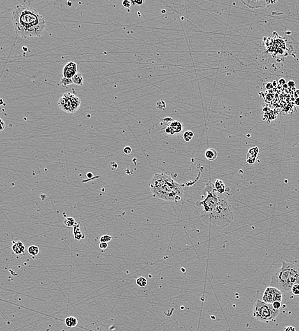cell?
Listing matches in <instances>:
<instances>
[{"label": "cell", "instance_id": "obj_1", "mask_svg": "<svg viewBox=\"0 0 299 331\" xmlns=\"http://www.w3.org/2000/svg\"><path fill=\"white\" fill-rule=\"evenodd\" d=\"M15 33L22 38L42 36L45 20L38 11L28 5H17L11 17Z\"/></svg>", "mask_w": 299, "mask_h": 331}, {"label": "cell", "instance_id": "obj_2", "mask_svg": "<svg viewBox=\"0 0 299 331\" xmlns=\"http://www.w3.org/2000/svg\"><path fill=\"white\" fill-rule=\"evenodd\" d=\"M149 186L154 197L166 201L178 202L184 195L182 186L164 173L155 174L149 181Z\"/></svg>", "mask_w": 299, "mask_h": 331}, {"label": "cell", "instance_id": "obj_3", "mask_svg": "<svg viewBox=\"0 0 299 331\" xmlns=\"http://www.w3.org/2000/svg\"><path fill=\"white\" fill-rule=\"evenodd\" d=\"M296 284H299V265L282 260L281 267L274 272L270 285L282 292H289Z\"/></svg>", "mask_w": 299, "mask_h": 331}, {"label": "cell", "instance_id": "obj_4", "mask_svg": "<svg viewBox=\"0 0 299 331\" xmlns=\"http://www.w3.org/2000/svg\"><path fill=\"white\" fill-rule=\"evenodd\" d=\"M200 218L210 227L221 230L232 223L234 216L230 204L223 196L215 208L207 213H201Z\"/></svg>", "mask_w": 299, "mask_h": 331}, {"label": "cell", "instance_id": "obj_5", "mask_svg": "<svg viewBox=\"0 0 299 331\" xmlns=\"http://www.w3.org/2000/svg\"><path fill=\"white\" fill-rule=\"evenodd\" d=\"M279 313V310H275L272 304L258 299L253 307L252 316L260 322H268L275 320Z\"/></svg>", "mask_w": 299, "mask_h": 331}, {"label": "cell", "instance_id": "obj_6", "mask_svg": "<svg viewBox=\"0 0 299 331\" xmlns=\"http://www.w3.org/2000/svg\"><path fill=\"white\" fill-rule=\"evenodd\" d=\"M81 104V101L76 95L70 93H65L59 98L57 105L60 109L68 113L77 112Z\"/></svg>", "mask_w": 299, "mask_h": 331}, {"label": "cell", "instance_id": "obj_7", "mask_svg": "<svg viewBox=\"0 0 299 331\" xmlns=\"http://www.w3.org/2000/svg\"><path fill=\"white\" fill-rule=\"evenodd\" d=\"M282 300L283 292L278 288L270 286L264 291L262 301L265 303L272 304L275 301L281 302Z\"/></svg>", "mask_w": 299, "mask_h": 331}, {"label": "cell", "instance_id": "obj_8", "mask_svg": "<svg viewBox=\"0 0 299 331\" xmlns=\"http://www.w3.org/2000/svg\"><path fill=\"white\" fill-rule=\"evenodd\" d=\"M78 66L76 62L70 61L67 63L63 70V77L68 78H72L78 73Z\"/></svg>", "mask_w": 299, "mask_h": 331}, {"label": "cell", "instance_id": "obj_9", "mask_svg": "<svg viewBox=\"0 0 299 331\" xmlns=\"http://www.w3.org/2000/svg\"><path fill=\"white\" fill-rule=\"evenodd\" d=\"M258 153H259V149L257 147H252L248 150L246 156V162L249 164H253L256 162V158L258 157Z\"/></svg>", "mask_w": 299, "mask_h": 331}, {"label": "cell", "instance_id": "obj_10", "mask_svg": "<svg viewBox=\"0 0 299 331\" xmlns=\"http://www.w3.org/2000/svg\"><path fill=\"white\" fill-rule=\"evenodd\" d=\"M13 252L15 255H22L25 252V246L21 241H17L12 245Z\"/></svg>", "mask_w": 299, "mask_h": 331}, {"label": "cell", "instance_id": "obj_11", "mask_svg": "<svg viewBox=\"0 0 299 331\" xmlns=\"http://www.w3.org/2000/svg\"><path fill=\"white\" fill-rule=\"evenodd\" d=\"M214 185L215 191L220 194H223L226 192V186L221 180L217 179L214 182Z\"/></svg>", "mask_w": 299, "mask_h": 331}, {"label": "cell", "instance_id": "obj_12", "mask_svg": "<svg viewBox=\"0 0 299 331\" xmlns=\"http://www.w3.org/2000/svg\"><path fill=\"white\" fill-rule=\"evenodd\" d=\"M205 158L209 161H213L217 159V152L213 148H209L205 152Z\"/></svg>", "mask_w": 299, "mask_h": 331}, {"label": "cell", "instance_id": "obj_13", "mask_svg": "<svg viewBox=\"0 0 299 331\" xmlns=\"http://www.w3.org/2000/svg\"><path fill=\"white\" fill-rule=\"evenodd\" d=\"M65 323L66 326L69 328H73L76 327L78 324V320L74 317H68L66 318Z\"/></svg>", "mask_w": 299, "mask_h": 331}, {"label": "cell", "instance_id": "obj_14", "mask_svg": "<svg viewBox=\"0 0 299 331\" xmlns=\"http://www.w3.org/2000/svg\"><path fill=\"white\" fill-rule=\"evenodd\" d=\"M170 127L173 130L174 134L180 133L182 130V125L179 121H172L170 124Z\"/></svg>", "mask_w": 299, "mask_h": 331}, {"label": "cell", "instance_id": "obj_15", "mask_svg": "<svg viewBox=\"0 0 299 331\" xmlns=\"http://www.w3.org/2000/svg\"><path fill=\"white\" fill-rule=\"evenodd\" d=\"M72 79L73 83L74 84L80 85V86H82L84 85V78H83L82 73H77Z\"/></svg>", "mask_w": 299, "mask_h": 331}, {"label": "cell", "instance_id": "obj_16", "mask_svg": "<svg viewBox=\"0 0 299 331\" xmlns=\"http://www.w3.org/2000/svg\"><path fill=\"white\" fill-rule=\"evenodd\" d=\"M27 252L29 254L32 256L33 258H34L38 255L40 252V249L36 245H31V246L28 248Z\"/></svg>", "mask_w": 299, "mask_h": 331}, {"label": "cell", "instance_id": "obj_17", "mask_svg": "<svg viewBox=\"0 0 299 331\" xmlns=\"http://www.w3.org/2000/svg\"><path fill=\"white\" fill-rule=\"evenodd\" d=\"M136 283L138 286L140 287H146L147 284V279L144 277H139L137 279Z\"/></svg>", "mask_w": 299, "mask_h": 331}, {"label": "cell", "instance_id": "obj_18", "mask_svg": "<svg viewBox=\"0 0 299 331\" xmlns=\"http://www.w3.org/2000/svg\"><path fill=\"white\" fill-rule=\"evenodd\" d=\"M193 136L194 134L191 131H186L183 134V139L185 141L189 142L193 139Z\"/></svg>", "mask_w": 299, "mask_h": 331}, {"label": "cell", "instance_id": "obj_19", "mask_svg": "<svg viewBox=\"0 0 299 331\" xmlns=\"http://www.w3.org/2000/svg\"><path fill=\"white\" fill-rule=\"evenodd\" d=\"M64 224L68 227H73L76 224L75 219L73 217H67L64 220Z\"/></svg>", "mask_w": 299, "mask_h": 331}, {"label": "cell", "instance_id": "obj_20", "mask_svg": "<svg viewBox=\"0 0 299 331\" xmlns=\"http://www.w3.org/2000/svg\"><path fill=\"white\" fill-rule=\"evenodd\" d=\"M60 84H61V85H63V87H66V86H68V85H70V84H73V83L72 78H65V77H63L61 79Z\"/></svg>", "mask_w": 299, "mask_h": 331}, {"label": "cell", "instance_id": "obj_21", "mask_svg": "<svg viewBox=\"0 0 299 331\" xmlns=\"http://www.w3.org/2000/svg\"><path fill=\"white\" fill-rule=\"evenodd\" d=\"M112 239V237L109 236V235H104V236H101L100 239V243H108L110 242L111 240Z\"/></svg>", "mask_w": 299, "mask_h": 331}, {"label": "cell", "instance_id": "obj_22", "mask_svg": "<svg viewBox=\"0 0 299 331\" xmlns=\"http://www.w3.org/2000/svg\"><path fill=\"white\" fill-rule=\"evenodd\" d=\"M291 292L294 295L299 296V284H296L292 287Z\"/></svg>", "mask_w": 299, "mask_h": 331}, {"label": "cell", "instance_id": "obj_23", "mask_svg": "<svg viewBox=\"0 0 299 331\" xmlns=\"http://www.w3.org/2000/svg\"><path fill=\"white\" fill-rule=\"evenodd\" d=\"M156 105H157V108L159 110H163L164 108H165V106H166L165 102L162 100L157 102Z\"/></svg>", "mask_w": 299, "mask_h": 331}, {"label": "cell", "instance_id": "obj_24", "mask_svg": "<svg viewBox=\"0 0 299 331\" xmlns=\"http://www.w3.org/2000/svg\"><path fill=\"white\" fill-rule=\"evenodd\" d=\"M273 307L274 308L275 310H279V309L281 307V302H279V301H275L272 304Z\"/></svg>", "mask_w": 299, "mask_h": 331}, {"label": "cell", "instance_id": "obj_25", "mask_svg": "<svg viewBox=\"0 0 299 331\" xmlns=\"http://www.w3.org/2000/svg\"><path fill=\"white\" fill-rule=\"evenodd\" d=\"M82 236H84L83 234H82L81 232H80V231L79 232H77V233H76V234H75V235H74L75 239H76V240H77V241H79V240H80V239H83L84 237H82Z\"/></svg>", "mask_w": 299, "mask_h": 331}, {"label": "cell", "instance_id": "obj_26", "mask_svg": "<svg viewBox=\"0 0 299 331\" xmlns=\"http://www.w3.org/2000/svg\"><path fill=\"white\" fill-rule=\"evenodd\" d=\"M109 168H110V169L111 170H112V171H114V170H116L118 168V165L116 162H111L110 163V164H109Z\"/></svg>", "mask_w": 299, "mask_h": 331}, {"label": "cell", "instance_id": "obj_27", "mask_svg": "<svg viewBox=\"0 0 299 331\" xmlns=\"http://www.w3.org/2000/svg\"><path fill=\"white\" fill-rule=\"evenodd\" d=\"M122 5L125 8H130L131 7V2L129 1V0H124V1H123L122 2Z\"/></svg>", "mask_w": 299, "mask_h": 331}, {"label": "cell", "instance_id": "obj_28", "mask_svg": "<svg viewBox=\"0 0 299 331\" xmlns=\"http://www.w3.org/2000/svg\"><path fill=\"white\" fill-rule=\"evenodd\" d=\"M123 152L126 155H129V154H130L132 152V148L130 147H126L124 148Z\"/></svg>", "mask_w": 299, "mask_h": 331}, {"label": "cell", "instance_id": "obj_29", "mask_svg": "<svg viewBox=\"0 0 299 331\" xmlns=\"http://www.w3.org/2000/svg\"><path fill=\"white\" fill-rule=\"evenodd\" d=\"M165 133H166V134H170V135H173V134H174V133L173 130L172 129V128H171L170 126L166 127V129H165Z\"/></svg>", "mask_w": 299, "mask_h": 331}, {"label": "cell", "instance_id": "obj_30", "mask_svg": "<svg viewBox=\"0 0 299 331\" xmlns=\"http://www.w3.org/2000/svg\"><path fill=\"white\" fill-rule=\"evenodd\" d=\"M132 4H133L134 5H139V6H140V5H143V1H142V0H135V1H131V2Z\"/></svg>", "mask_w": 299, "mask_h": 331}, {"label": "cell", "instance_id": "obj_31", "mask_svg": "<svg viewBox=\"0 0 299 331\" xmlns=\"http://www.w3.org/2000/svg\"><path fill=\"white\" fill-rule=\"evenodd\" d=\"M99 247L101 250H105L108 248L107 243H100L99 244Z\"/></svg>", "mask_w": 299, "mask_h": 331}, {"label": "cell", "instance_id": "obj_32", "mask_svg": "<svg viewBox=\"0 0 299 331\" xmlns=\"http://www.w3.org/2000/svg\"><path fill=\"white\" fill-rule=\"evenodd\" d=\"M287 85H288V86L290 87V88H294L295 87V83L294 81L293 80H290L288 82V83H287Z\"/></svg>", "mask_w": 299, "mask_h": 331}, {"label": "cell", "instance_id": "obj_33", "mask_svg": "<svg viewBox=\"0 0 299 331\" xmlns=\"http://www.w3.org/2000/svg\"><path fill=\"white\" fill-rule=\"evenodd\" d=\"M285 331H296V329L293 326H288L285 328Z\"/></svg>", "mask_w": 299, "mask_h": 331}, {"label": "cell", "instance_id": "obj_34", "mask_svg": "<svg viewBox=\"0 0 299 331\" xmlns=\"http://www.w3.org/2000/svg\"><path fill=\"white\" fill-rule=\"evenodd\" d=\"M265 87L267 90H271L273 89L274 87V85L272 84V83H267L266 85H265Z\"/></svg>", "mask_w": 299, "mask_h": 331}, {"label": "cell", "instance_id": "obj_35", "mask_svg": "<svg viewBox=\"0 0 299 331\" xmlns=\"http://www.w3.org/2000/svg\"><path fill=\"white\" fill-rule=\"evenodd\" d=\"M0 122H0V124H1V129H0V131H3L5 129V126H6L5 122H4V121H3L2 119H0Z\"/></svg>", "mask_w": 299, "mask_h": 331}, {"label": "cell", "instance_id": "obj_36", "mask_svg": "<svg viewBox=\"0 0 299 331\" xmlns=\"http://www.w3.org/2000/svg\"><path fill=\"white\" fill-rule=\"evenodd\" d=\"M278 82L280 85H281V86H283V85L286 84V80L284 78H281Z\"/></svg>", "mask_w": 299, "mask_h": 331}, {"label": "cell", "instance_id": "obj_37", "mask_svg": "<svg viewBox=\"0 0 299 331\" xmlns=\"http://www.w3.org/2000/svg\"><path fill=\"white\" fill-rule=\"evenodd\" d=\"M294 96L297 98H299V90H296L294 93Z\"/></svg>", "mask_w": 299, "mask_h": 331}, {"label": "cell", "instance_id": "obj_38", "mask_svg": "<svg viewBox=\"0 0 299 331\" xmlns=\"http://www.w3.org/2000/svg\"><path fill=\"white\" fill-rule=\"evenodd\" d=\"M86 176H87L88 178H91L93 177V175L91 173H87V175H86Z\"/></svg>", "mask_w": 299, "mask_h": 331}, {"label": "cell", "instance_id": "obj_39", "mask_svg": "<svg viewBox=\"0 0 299 331\" xmlns=\"http://www.w3.org/2000/svg\"><path fill=\"white\" fill-rule=\"evenodd\" d=\"M295 104L297 106H299V98H297L295 100Z\"/></svg>", "mask_w": 299, "mask_h": 331}, {"label": "cell", "instance_id": "obj_40", "mask_svg": "<svg viewBox=\"0 0 299 331\" xmlns=\"http://www.w3.org/2000/svg\"><path fill=\"white\" fill-rule=\"evenodd\" d=\"M278 82H277L276 81H275V80H274V82H272V84H273V85H274V86H276V85H277V84H278Z\"/></svg>", "mask_w": 299, "mask_h": 331}, {"label": "cell", "instance_id": "obj_41", "mask_svg": "<svg viewBox=\"0 0 299 331\" xmlns=\"http://www.w3.org/2000/svg\"><path fill=\"white\" fill-rule=\"evenodd\" d=\"M67 3H68V6H69V7H71V6H72V3H70V2H67Z\"/></svg>", "mask_w": 299, "mask_h": 331}, {"label": "cell", "instance_id": "obj_42", "mask_svg": "<svg viewBox=\"0 0 299 331\" xmlns=\"http://www.w3.org/2000/svg\"><path fill=\"white\" fill-rule=\"evenodd\" d=\"M165 12H166V10H162V13H163H163H165Z\"/></svg>", "mask_w": 299, "mask_h": 331}, {"label": "cell", "instance_id": "obj_43", "mask_svg": "<svg viewBox=\"0 0 299 331\" xmlns=\"http://www.w3.org/2000/svg\"><path fill=\"white\" fill-rule=\"evenodd\" d=\"M3 101L2 99H1V105H3Z\"/></svg>", "mask_w": 299, "mask_h": 331}]
</instances>
